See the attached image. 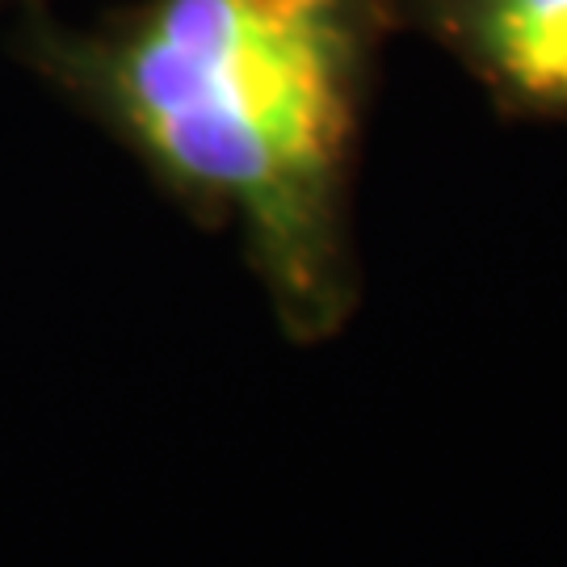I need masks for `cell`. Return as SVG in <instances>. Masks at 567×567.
<instances>
[{"mask_svg": "<svg viewBox=\"0 0 567 567\" xmlns=\"http://www.w3.org/2000/svg\"><path fill=\"white\" fill-rule=\"evenodd\" d=\"M51 0H0V13H30V9H47Z\"/></svg>", "mask_w": 567, "mask_h": 567, "instance_id": "3", "label": "cell"}, {"mask_svg": "<svg viewBox=\"0 0 567 567\" xmlns=\"http://www.w3.org/2000/svg\"><path fill=\"white\" fill-rule=\"evenodd\" d=\"M395 0H135L18 13L13 55L194 224L231 231L286 341L362 303L358 173Z\"/></svg>", "mask_w": 567, "mask_h": 567, "instance_id": "1", "label": "cell"}, {"mask_svg": "<svg viewBox=\"0 0 567 567\" xmlns=\"http://www.w3.org/2000/svg\"><path fill=\"white\" fill-rule=\"evenodd\" d=\"M508 122H567V0H395Z\"/></svg>", "mask_w": 567, "mask_h": 567, "instance_id": "2", "label": "cell"}]
</instances>
